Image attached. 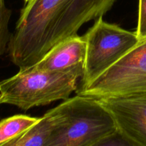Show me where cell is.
Instances as JSON below:
<instances>
[{
	"label": "cell",
	"mask_w": 146,
	"mask_h": 146,
	"mask_svg": "<svg viewBox=\"0 0 146 146\" xmlns=\"http://www.w3.org/2000/svg\"><path fill=\"white\" fill-rule=\"evenodd\" d=\"M115 0H30L8 44L13 64L33 66L59 43L77 35L86 23L106 14Z\"/></svg>",
	"instance_id": "obj_1"
},
{
	"label": "cell",
	"mask_w": 146,
	"mask_h": 146,
	"mask_svg": "<svg viewBox=\"0 0 146 146\" xmlns=\"http://www.w3.org/2000/svg\"><path fill=\"white\" fill-rule=\"evenodd\" d=\"M84 66L62 71H41L31 67L0 82V103L27 110L69 98L84 75Z\"/></svg>",
	"instance_id": "obj_2"
},
{
	"label": "cell",
	"mask_w": 146,
	"mask_h": 146,
	"mask_svg": "<svg viewBox=\"0 0 146 146\" xmlns=\"http://www.w3.org/2000/svg\"><path fill=\"white\" fill-rule=\"evenodd\" d=\"M63 121L44 146H90L115 131V122L97 98L78 94L60 104Z\"/></svg>",
	"instance_id": "obj_3"
},
{
	"label": "cell",
	"mask_w": 146,
	"mask_h": 146,
	"mask_svg": "<svg viewBox=\"0 0 146 146\" xmlns=\"http://www.w3.org/2000/svg\"><path fill=\"white\" fill-rule=\"evenodd\" d=\"M86 44L81 87L84 88L121 60L140 41L136 32L127 31L100 17L83 36Z\"/></svg>",
	"instance_id": "obj_4"
},
{
	"label": "cell",
	"mask_w": 146,
	"mask_h": 146,
	"mask_svg": "<svg viewBox=\"0 0 146 146\" xmlns=\"http://www.w3.org/2000/svg\"><path fill=\"white\" fill-rule=\"evenodd\" d=\"M146 91V38L77 94L95 98Z\"/></svg>",
	"instance_id": "obj_5"
},
{
	"label": "cell",
	"mask_w": 146,
	"mask_h": 146,
	"mask_svg": "<svg viewBox=\"0 0 146 146\" xmlns=\"http://www.w3.org/2000/svg\"><path fill=\"white\" fill-rule=\"evenodd\" d=\"M97 99L111 114L118 131L146 146V91Z\"/></svg>",
	"instance_id": "obj_6"
},
{
	"label": "cell",
	"mask_w": 146,
	"mask_h": 146,
	"mask_svg": "<svg viewBox=\"0 0 146 146\" xmlns=\"http://www.w3.org/2000/svg\"><path fill=\"white\" fill-rule=\"evenodd\" d=\"M86 44L83 36H71L48 51L42 59L31 66L41 71H62L84 66Z\"/></svg>",
	"instance_id": "obj_7"
},
{
	"label": "cell",
	"mask_w": 146,
	"mask_h": 146,
	"mask_svg": "<svg viewBox=\"0 0 146 146\" xmlns=\"http://www.w3.org/2000/svg\"><path fill=\"white\" fill-rule=\"evenodd\" d=\"M64 119L58 105L48 111L31 128L1 146H44L54 128Z\"/></svg>",
	"instance_id": "obj_8"
},
{
	"label": "cell",
	"mask_w": 146,
	"mask_h": 146,
	"mask_svg": "<svg viewBox=\"0 0 146 146\" xmlns=\"http://www.w3.org/2000/svg\"><path fill=\"white\" fill-rule=\"evenodd\" d=\"M40 118L16 115L0 121V146L27 131L35 125Z\"/></svg>",
	"instance_id": "obj_9"
},
{
	"label": "cell",
	"mask_w": 146,
	"mask_h": 146,
	"mask_svg": "<svg viewBox=\"0 0 146 146\" xmlns=\"http://www.w3.org/2000/svg\"><path fill=\"white\" fill-rule=\"evenodd\" d=\"M11 11L7 8L4 0L0 1V56L5 52L9 43L11 35L9 30V23Z\"/></svg>",
	"instance_id": "obj_10"
},
{
	"label": "cell",
	"mask_w": 146,
	"mask_h": 146,
	"mask_svg": "<svg viewBox=\"0 0 146 146\" xmlns=\"http://www.w3.org/2000/svg\"><path fill=\"white\" fill-rule=\"evenodd\" d=\"M90 146H142L124 135L118 129L103 137Z\"/></svg>",
	"instance_id": "obj_11"
},
{
	"label": "cell",
	"mask_w": 146,
	"mask_h": 146,
	"mask_svg": "<svg viewBox=\"0 0 146 146\" xmlns=\"http://www.w3.org/2000/svg\"><path fill=\"white\" fill-rule=\"evenodd\" d=\"M135 32L139 40L146 38V0H139L138 27Z\"/></svg>",
	"instance_id": "obj_12"
},
{
	"label": "cell",
	"mask_w": 146,
	"mask_h": 146,
	"mask_svg": "<svg viewBox=\"0 0 146 146\" xmlns=\"http://www.w3.org/2000/svg\"><path fill=\"white\" fill-rule=\"evenodd\" d=\"M24 1H25V2L27 3V2H28V1H29L30 0H24Z\"/></svg>",
	"instance_id": "obj_13"
},
{
	"label": "cell",
	"mask_w": 146,
	"mask_h": 146,
	"mask_svg": "<svg viewBox=\"0 0 146 146\" xmlns=\"http://www.w3.org/2000/svg\"><path fill=\"white\" fill-rule=\"evenodd\" d=\"M0 105H1V103H0Z\"/></svg>",
	"instance_id": "obj_14"
},
{
	"label": "cell",
	"mask_w": 146,
	"mask_h": 146,
	"mask_svg": "<svg viewBox=\"0 0 146 146\" xmlns=\"http://www.w3.org/2000/svg\"><path fill=\"white\" fill-rule=\"evenodd\" d=\"M0 1H1V0H0Z\"/></svg>",
	"instance_id": "obj_15"
}]
</instances>
